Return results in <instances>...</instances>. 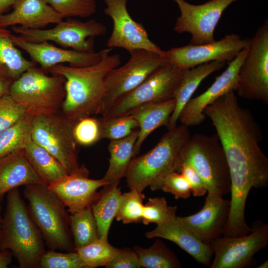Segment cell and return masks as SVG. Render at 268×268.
<instances>
[{
    "label": "cell",
    "mask_w": 268,
    "mask_h": 268,
    "mask_svg": "<svg viewBox=\"0 0 268 268\" xmlns=\"http://www.w3.org/2000/svg\"><path fill=\"white\" fill-rule=\"evenodd\" d=\"M227 160L231 185L254 186L268 180V159L260 148L261 129L251 112L241 107L235 92H227L205 107Z\"/></svg>",
    "instance_id": "6da1fadb"
},
{
    "label": "cell",
    "mask_w": 268,
    "mask_h": 268,
    "mask_svg": "<svg viewBox=\"0 0 268 268\" xmlns=\"http://www.w3.org/2000/svg\"><path fill=\"white\" fill-rule=\"evenodd\" d=\"M118 54H106L98 63L84 67L59 64L47 71L65 79L66 95L61 111L75 122L82 118L100 114L109 72L121 65Z\"/></svg>",
    "instance_id": "7a4b0ae2"
},
{
    "label": "cell",
    "mask_w": 268,
    "mask_h": 268,
    "mask_svg": "<svg viewBox=\"0 0 268 268\" xmlns=\"http://www.w3.org/2000/svg\"><path fill=\"white\" fill-rule=\"evenodd\" d=\"M191 137L189 127L176 126L168 130L151 149L134 157L125 176L130 190L141 193L148 186L152 191L159 190L164 178L178 171L181 153Z\"/></svg>",
    "instance_id": "3957f363"
},
{
    "label": "cell",
    "mask_w": 268,
    "mask_h": 268,
    "mask_svg": "<svg viewBox=\"0 0 268 268\" xmlns=\"http://www.w3.org/2000/svg\"><path fill=\"white\" fill-rule=\"evenodd\" d=\"M1 220L2 250H8L20 268H38L45 252L42 235L30 217L18 189L7 193Z\"/></svg>",
    "instance_id": "277c9868"
},
{
    "label": "cell",
    "mask_w": 268,
    "mask_h": 268,
    "mask_svg": "<svg viewBox=\"0 0 268 268\" xmlns=\"http://www.w3.org/2000/svg\"><path fill=\"white\" fill-rule=\"evenodd\" d=\"M23 195L27 200L30 217L40 230L49 250L73 252L69 216L66 206L46 184L25 187Z\"/></svg>",
    "instance_id": "5b68a950"
},
{
    "label": "cell",
    "mask_w": 268,
    "mask_h": 268,
    "mask_svg": "<svg viewBox=\"0 0 268 268\" xmlns=\"http://www.w3.org/2000/svg\"><path fill=\"white\" fill-rule=\"evenodd\" d=\"M183 163L189 164L196 170L207 194L223 197L230 193L229 166L216 134L211 135L198 134L191 136L181 153L179 167Z\"/></svg>",
    "instance_id": "8992f818"
},
{
    "label": "cell",
    "mask_w": 268,
    "mask_h": 268,
    "mask_svg": "<svg viewBox=\"0 0 268 268\" xmlns=\"http://www.w3.org/2000/svg\"><path fill=\"white\" fill-rule=\"evenodd\" d=\"M9 95L32 117L56 113L65 99V79L33 66L11 83Z\"/></svg>",
    "instance_id": "52a82bcc"
},
{
    "label": "cell",
    "mask_w": 268,
    "mask_h": 268,
    "mask_svg": "<svg viewBox=\"0 0 268 268\" xmlns=\"http://www.w3.org/2000/svg\"><path fill=\"white\" fill-rule=\"evenodd\" d=\"M130 54L126 64L111 69L106 77L101 115L168 62L165 56L146 50H136Z\"/></svg>",
    "instance_id": "ba28073f"
},
{
    "label": "cell",
    "mask_w": 268,
    "mask_h": 268,
    "mask_svg": "<svg viewBox=\"0 0 268 268\" xmlns=\"http://www.w3.org/2000/svg\"><path fill=\"white\" fill-rule=\"evenodd\" d=\"M73 124L61 111L33 117L31 121L32 139L58 159L68 174L80 166L77 144L72 133Z\"/></svg>",
    "instance_id": "9c48e42d"
},
{
    "label": "cell",
    "mask_w": 268,
    "mask_h": 268,
    "mask_svg": "<svg viewBox=\"0 0 268 268\" xmlns=\"http://www.w3.org/2000/svg\"><path fill=\"white\" fill-rule=\"evenodd\" d=\"M184 72L167 62L102 115L103 118L131 115L143 105L174 98Z\"/></svg>",
    "instance_id": "30bf717a"
},
{
    "label": "cell",
    "mask_w": 268,
    "mask_h": 268,
    "mask_svg": "<svg viewBox=\"0 0 268 268\" xmlns=\"http://www.w3.org/2000/svg\"><path fill=\"white\" fill-rule=\"evenodd\" d=\"M235 92L240 97L268 104V21L251 39L240 67Z\"/></svg>",
    "instance_id": "8fae6325"
},
{
    "label": "cell",
    "mask_w": 268,
    "mask_h": 268,
    "mask_svg": "<svg viewBox=\"0 0 268 268\" xmlns=\"http://www.w3.org/2000/svg\"><path fill=\"white\" fill-rule=\"evenodd\" d=\"M11 28L15 33L30 42L52 41L64 47L85 52H94L93 38L107 32L105 25L94 19L83 22L68 18L48 29L24 28L20 26H14Z\"/></svg>",
    "instance_id": "7c38bea8"
},
{
    "label": "cell",
    "mask_w": 268,
    "mask_h": 268,
    "mask_svg": "<svg viewBox=\"0 0 268 268\" xmlns=\"http://www.w3.org/2000/svg\"><path fill=\"white\" fill-rule=\"evenodd\" d=\"M268 244V225L253 223L248 234L236 237L221 236L210 244L214 258L210 268H244L255 262L253 256Z\"/></svg>",
    "instance_id": "4fadbf2b"
},
{
    "label": "cell",
    "mask_w": 268,
    "mask_h": 268,
    "mask_svg": "<svg viewBox=\"0 0 268 268\" xmlns=\"http://www.w3.org/2000/svg\"><path fill=\"white\" fill-rule=\"evenodd\" d=\"M174 0L180 11L174 26V31L190 33L189 44L199 45L215 40L214 30L221 15L237 0H209L201 4H193L185 0Z\"/></svg>",
    "instance_id": "5bb4252c"
},
{
    "label": "cell",
    "mask_w": 268,
    "mask_h": 268,
    "mask_svg": "<svg viewBox=\"0 0 268 268\" xmlns=\"http://www.w3.org/2000/svg\"><path fill=\"white\" fill-rule=\"evenodd\" d=\"M250 40L232 33L226 35L219 40L202 45L188 44L172 48L165 51V57L168 62L182 69L212 61L229 63L243 49L249 46Z\"/></svg>",
    "instance_id": "9a60e30c"
},
{
    "label": "cell",
    "mask_w": 268,
    "mask_h": 268,
    "mask_svg": "<svg viewBox=\"0 0 268 268\" xmlns=\"http://www.w3.org/2000/svg\"><path fill=\"white\" fill-rule=\"evenodd\" d=\"M104 13L113 23V30L107 42L108 48H121L130 53L136 50H146L165 57V51L150 40L141 23L135 21L127 8V0H104Z\"/></svg>",
    "instance_id": "2e32d148"
},
{
    "label": "cell",
    "mask_w": 268,
    "mask_h": 268,
    "mask_svg": "<svg viewBox=\"0 0 268 268\" xmlns=\"http://www.w3.org/2000/svg\"><path fill=\"white\" fill-rule=\"evenodd\" d=\"M249 47L243 49L231 62L226 69L203 93L191 98L181 111L178 121L181 125L190 127L201 124L206 118L204 110L216 99L230 91L235 92L240 67L247 54Z\"/></svg>",
    "instance_id": "e0dca14e"
},
{
    "label": "cell",
    "mask_w": 268,
    "mask_h": 268,
    "mask_svg": "<svg viewBox=\"0 0 268 268\" xmlns=\"http://www.w3.org/2000/svg\"><path fill=\"white\" fill-rule=\"evenodd\" d=\"M11 37L17 47L26 52L33 62L38 63L45 71L54 66L64 63H68L69 66L74 67L93 65L99 62L113 49H105L98 52H80L59 48L47 41L30 42L20 36L12 34Z\"/></svg>",
    "instance_id": "ac0fdd59"
},
{
    "label": "cell",
    "mask_w": 268,
    "mask_h": 268,
    "mask_svg": "<svg viewBox=\"0 0 268 268\" xmlns=\"http://www.w3.org/2000/svg\"><path fill=\"white\" fill-rule=\"evenodd\" d=\"M89 175V171L83 165L48 185L70 214L90 206L97 196V190L109 184L103 178L92 179Z\"/></svg>",
    "instance_id": "d6986e66"
},
{
    "label": "cell",
    "mask_w": 268,
    "mask_h": 268,
    "mask_svg": "<svg viewBox=\"0 0 268 268\" xmlns=\"http://www.w3.org/2000/svg\"><path fill=\"white\" fill-rule=\"evenodd\" d=\"M230 209V201L207 194L204 204L199 212L177 220L203 243H210L223 235Z\"/></svg>",
    "instance_id": "ffe728a7"
},
{
    "label": "cell",
    "mask_w": 268,
    "mask_h": 268,
    "mask_svg": "<svg viewBox=\"0 0 268 268\" xmlns=\"http://www.w3.org/2000/svg\"><path fill=\"white\" fill-rule=\"evenodd\" d=\"M176 215L157 224L153 230L146 233L148 238H159L171 241L191 256L197 262L209 266L213 252L210 245L201 242L182 225Z\"/></svg>",
    "instance_id": "44dd1931"
},
{
    "label": "cell",
    "mask_w": 268,
    "mask_h": 268,
    "mask_svg": "<svg viewBox=\"0 0 268 268\" xmlns=\"http://www.w3.org/2000/svg\"><path fill=\"white\" fill-rule=\"evenodd\" d=\"M12 7V11L0 15V27L37 29L63 20L45 0H15Z\"/></svg>",
    "instance_id": "7402d4cb"
},
{
    "label": "cell",
    "mask_w": 268,
    "mask_h": 268,
    "mask_svg": "<svg viewBox=\"0 0 268 268\" xmlns=\"http://www.w3.org/2000/svg\"><path fill=\"white\" fill-rule=\"evenodd\" d=\"M34 184L46 183L33 169L24 149L0 157V203L9 191Z\"/></svg>",
    "instance_id": "603a6c76"
},
{
    "label": "cell",
    "mask_w": 268,
    "mask_h": 268,
    "mask_svg": "<svg viewBox=\"0 0 268 268\" xmlns=\"http://www.w3.org/2000/svg\"><path fill=\"white\" fill-rule=\"evenodd\" d=\"M225 64L222 61H212L184 69L182 79L174 97L175 109L166 126L168 130L177 126L181 111L201 81L213 72L222 68Z\"/></svg>",
    "instance_id": "cb8c5ba5"
},
{
    "label": "cell",
    "mask_w": 268,
    "mask_h": 268,
    "mask_svg": "<svg viewBox=\"0 0 268 268\" xmlns=\"http://www.w3.org/2000/svg\"><path fill=\"white\" fill-rule=\"evenodd\" d=\"M175 106L174 98L147 104L136 109L132 115L138 126V136L134 147V157L139 152L147 137L158 128L167 126Z\"/></svg>",
    "instance_id": "d4e9b609"
},
{
    "label": "cell",
    "mask_w": 268,
    "mask_h": 268,
    "mask_svg": "<svg viewBox=\"0 0 268 268\" xmlns=\"http://www.w3.org/2000/svg\"><path fill=\"white\" fill-rule=\"evenodd\" d=\"M118 185L117 183L103 186L90 205L100 239L108 240L111 223L116 217L122 194Z\"/></svg>",
    "instance_id": "484cf974"
},
{
    "label": "cell",
    "mask_w": 268,
    "mask_h": 268,
    "mask_svg": "<svg viewBox=\"0 0 268 268\" xmlns=\"http://www.w3.org/2000/svg\"><path fill=\"white\" fill-rule=\"evenodd\" d=\"M138 129L128 136L112 140L108 145L110 153L108 169L102 178L109 184L120 182L125 177L129 165L134 157V147L138 136Z\"/></svg>",
    "instance_id": "4316f807"
},
{
    "label": "cell",
    "mask_w": 268,
    "mask_h": 268,
    "mask_svg": "<svg viewBox=\"0 0 268 268\" xmlns=\"http://www.w3.org/2000/svg\"><path fill=\"white\" fill-rule=\"evenodd\" d=\"M11 35L5 28L0 27V76L13 82L35 64L22 55Z\"/></svg>",
    "instance_id": "83f0119b"
},
{
    "label": "cell",
    "mask_w": 268,
    "mask_h": 268,
    "mask_svg": "<svg viewBox=\"0 0 268 268\" xmlns=\"http://www.w3.org/2000/svg\"><path fill=\"white\" fill-rule=\"evenodd\" d=\"M24 150L33 169L47 185L68 174L58 159L32 139Z\"/></svg>",
    "instance_id": "f1b7e54d"
},
{
    "label": "cell",
    "mask_w": 268,
    "mask_h": 268,
    "mask_svg": "<svg viewBox=\"0 0 268 268\" xmlns=\"http://www.w3.org/2000/svg\"><path fill=\"white\" fill-rule=\"evenodd\" d=\"M148 248L138 246L134 247L137 255L141 268H180L182 266L178 258L167 246L158 238Z\"/></svg>",
    "instance_id": "f546056e"
},
{
    "label": "cell",
    "mask_w": 268,
    "mask_h": 268,
    "mask_svg": "<svg viewBox=\"0 0 268 268\" xmlns=\"http://www.w3.org/2000/svg\"><path fill=\"white\" fill-rule=\"evenodd\" d=\"M69 224L74 249L99 239L96 222L90 206L70 214Z\"/></svg>",
    "instance_id": "4dcf8cb0"
},
{
    "label": "cell",
    "mask_w": 268,
    "mask_h": 268,
    "mask_svg": "<svg viewBox=\"0 0 268 268\" xmlns=\"http://www.w3.org/2000/svg\"><path fill=\"white\" fill-rule=\"evenodd\" d=\"M32 118L26 113L17 123L0 133V157L24 149L32 139Z\"/></svg>",
    "instance_id": "1f68e13d"
},
{
    "label": "cell",
    "mask_w": 268,
    "mask_h": 268,
    "mask_svg": "<svg viewBox=\"0 0 268 268\" xmlns=\"http://www.w3.org/2000/svg\"><path fill=\"white\" fill-rule=\"evenodd\" d=\"M83 261L86 268L105 267L120 252L108 242V240L98 239L84 247L74 249Z\"/></svg>",
    "instance_id": "d6a6232c"
},
{
    "label": "cell",
    "mask_w": 268,
    "mask_h": 268,
    "mask_svg": "<svg viewBox=\"0 0 268 268\" xmlns=\"http://www.w3.org/2000/svg\"><path fill=\"white\" fill-rule=\"evenodd\" d=\"M101 139L110 141L124 138L138 129V124L132 115L99 119Z\"/></svg>",
    "instance_id": "836d02e7"
},
{
    "label": "cell",
    "mask_w": 268,
    "mask_h": 268,
    "mask_svg": "<svg viewBox=\"0 0 268 268\" xmlns=\"http://www.w3.org/2000/svg\"><path fill=\"white\" fill-rule=\"evenodd\" d=\"M144 196L135 189L122 194L116 215L117 221L124 224L136 222L141 220L143 208Z\"/></svg>",
    "instance_id": "e575fe53"
},
{
    "label": "cell",
    "mask_w": 268,
    "mask_h": 268,
    "mask_svg": "<svg viewBox=\"0 0 268 268\" xmlns=\"http://www.w3.org/2000/svg\"><path fill=\"white\" fill-rule=\"evenodd\" d=\"M96 0H45L63 19L87 17L94 14Z\"/></svg>",
    "instance_id": "d590c367"
},
{
    "label": "cell",
    "mask_w": 268,
    "mask_h": 268,
    "mask_svg": "<svg viewBox=\"0 0 268 268\" xmlns=\"http://www.w3.org/2000/svg\"><path fill=\"white\" fill-rule=\"evenodd\" d=\"M72 133L77 144L91 145L101 140L100 120L91 116L79 119L74 122Z\"/></svg>",
    "instance_id": "8d00e7d4"
},
{
    "label": "cell",
    "mask_w": 268,
    "mask_h": 268,
    "mask_svg": "<svg viewBox=\"0 0 268 268\" xmlns=\"http://www.w3.org/2000/svg\"><path fill=\"white\" fill-rule=\"evenodd\" d=\"M177 206H170L164 197L150 198L143 205L141 220L145 225L160 223L176 215Z\"/></svg>",
    "instance_id": "74e56055"
},
{
    "label": "cell",
    "mask_w": 268,
    "mask_h": 268,
    "mask_svg": "<svg viewBox=\"0 0 268 268\" xmlns=\"http://www.w3.org/2000/svg\"><path fill=\"white\" fill-rule=\"evenodd\" d=\"M40 268H86L76 251L62 253L56 250L45 251L39 263Z\"/></svg>",
    "instance_id": "f35d334b"
},
{
    "label": "cell",
    "mask_w": 268,
    "mask_h": 268,
    "mask_svg": "<svg viewBox=\"0 0 268 268\" xmlns=\"http://www.w3.org/2000/svg\"><path fill=\"white\" fill-rule=\"evenodd\" d=\"M25 113L24 107L9 95L0 98V133L17 123Z\"/></svg>",
    "instance_id": "ab89813d"
},
{
    "label": "cell",
    "mask_w": 268,
    "mask_h": 268,
    "mask_svg": "<svg viewBox=\"0 0 268 268\" xmlns=\"http://www.w3.org/2000/svg\"><path fill=\"white\" fill-rule=\"evenodd\" d=\"M159 190L172 194L176 199H186L192 193L190 185L185 177L177 171L170 173L164 178Z\"/></svg>",
    "instance_id": "60d3db41"
},
{
    "label": "cell",
    "mask_w": 268,
    "mask_h": 268,
    "mask_svg": "<svg viewBox=\"0 0 268 268\" xmlns=\"http://www.w3.org/2000/svg\"><path fill=\"white\" fill-rule=\"evenodd\" d=\"M177 171L181 173L188 181L194 196L201 197L205 195L207 190L205 185L200 175L191 165L183 163Z\"/></svg>",
    "instance_id": "b9f144b4"
},
{
    "label": "cell",
    "mask_w": 268,
    "mask_h": 268,
    "mask_svg": "<svg viewBox=\"0 0 268 268\" xmlns=\"http://www.w3.org/2000/svg\"><path fill=\"white\" fill-rule=\"evenodd\" d=\"M105 267L107 268H141L136 252L134 250L128 248L120 249V252Z\"/></svg>",
    "instance_id": "7bdbcfd3"
},
{
    "label": "cell",
    "mask_w": 268,
    "mask_h": 268,
    "mask_svg": "<svg viewBox=\"0 0 268 268\" xmlns=\"http://www.w3.org/2000/svg\"><path fill=\"white\" fill-rule=\"evenodd\" d=\"M13 255L8 250L0 251V268H7L11 263Z\"/></svg>",
    "instance_id": "ee69618b"
},
{
    "label": "cell",
    "mask_w": 268,
    "mask_h": 268,
    "mask_svg": "<svg viewBox=\"0 0 268 268\" xmlns=\"http://www.w3.org/2000/svg\"><path fill=\"white\" fill-rule=\"evenodd\" d=\"M12 82L0 76V98L9 95L10 87Z\"/></svg>",
    "instance_id": "f6af8a7d"
},
{
    "label": "cell",
    "mask_w": 268,
    "mask_h": 268,
    "mask_svg": "<svg viewBox=\"0 0 268 268\" xmlns=\"http://www.w3.org/2000/svg\"><path fill=\"white\" fill-rule=\"evenodd\" d=\"M15 0H0V15L12 6Z\"/></svg>",
    "instance_id": "bcb514c9"
},
{
    "label": "cell",
    "mask_w": 268,
    "mask_h": 268,
    "mask_svg": "<svg viewBox=\"0 0 268 268\" xmlns=\"http://www.w3.org/2000/svg\"><path fill=\"white\" fill-rule=\"evenodd\" d=\"M1 220H2V217L0 215V251L2 250V247H1V242H2Z\"/></svg>",
    "instance_id": "7dc6e473"
},
{
    "label": "cell",
    "mask_w": 268,
    "mask_h": 268,
    "mask_svg": "<svg viewBox=\"0 0 268 268\" xmlns=\"http://www.w3.org/2000/svg\"><path fill=\"white\" fill-rule=\"evenodd\" d=\"M257 268H268V261L267 260L263 263L257 267Z\"/></svg>",
    "instance_id": "c3c4849f"
},
{
    "label": "cell",
    "mask_w": 268,
    "mask_h": 268,
    "mask_svg": "<svg viewBox=\"0 0 268 268\" xmlns=\"http://www.w3.org/2000/svg\"><path fill=\"white\" fill-rule=\"evenodd\" d=\"M1 203H0V212L1 211Z\"/></svg>",
    "instance_id": "681fc988"
},
{
    "label": "cell",
    "mask_w": 268,
    "mask_h": 268,
    "mask_svg": "<svg viewBox=\"0 0 268 268\" xmlns=\"http://www.w3.org/2000/svg\"></svg>",
    "instance_id": "f907efd6"
}]
</instances>
